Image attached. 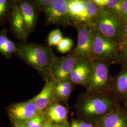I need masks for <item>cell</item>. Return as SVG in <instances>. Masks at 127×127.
I'll return each mask as SVG.
<instances>
[{
  "instance_id": "obj_34",
  "label": "cell",
  "mask_w": 127,
  "mask_h": 127,
  "mask_svg": "<svg viewBox=\"0 0 127 127\" xmlns=\"http://www.w3.org/2000/svg\"><path fill=\"white\" fill-rule=\"evenodd\" d=\"M126 100H127V99H126Z\"/></svg>"
},
{
  "instance_id": "obj_20",
  "label": "cell",
  "mask_w": 127,
  "mask_h": 127,
  "mask_svg": "<svg viewBox=\"0 0 127 127\" xmlns=\"http://www.w3.org/2000/svg\"><path fill=\"white\" fill-rule=\"evenodd\" d=\"M16 0H0V27L9 22Z\"/></svg>"
},
{
  "instance_id": "obj_7",
  "label": "cell",
  "mask_w": 127,
  "mask_h": 127,
  "mask_svg": "<svg viewBox=\"0 0 127 127\" xmlns=\"http://www.w3.org/2000/svg\"><path fill=\"white\" fill-rule=\"evenodd\" d=\"M80 60L70 54L61 57H56L50 69L49 78L56 82L68 79L70 73Z\"/></svg>"
},
{
  "instance_id": "obj_23",
  "label": "cell",
  "mask_w": 127,
  "mask_h": 127,
  "mask_svg": "<svg viewBox=\"0 0 127 127\" xmlns=\"http://www.w3.org/2000/svg\"><path fill=\"white\" fill-rule=\"evenodd\" d=\"M46 121L44 114L41 113L23 123L29 127H43Z\"/></svg>"
},
{
  "instance_id": "obj_3",
  "label": "cell",
  "mask_w": 127,
  "mask_h": 127,
  "mask_svg": "<svg viewBox=\"0 0 127 127\" xmlns=\"http://www.w3.org/2000/svg\"><path fill=\"white\" fill-rule=\"evenodd\" d=\"M110 64L101 60H92L91 74L86 88L88 93H107L112 87L109 73Z\"/></svg>"
},
{
  "instance_id": "obj_25",
  "label": "cell",
  "mask_w": 127,
  "mask_h": 127,
  "mask_svg": "<svg viewBox=\"0 0 127 127\" xmlns=\"http://www.w3.org/2000/svg\"><path fill=\"white\" fill-rule=\"evenodd\" d=\"M33 4L34 5L39 12H45L52 3L53 0H31Z\"/></svg>"
},
{
  "instance_id": "obj_28",
  "label": "cell",
  "mask_w": 127,
  "mask_h": 127,
  "mask_svg": "<svg viewBox=\"0 0 127 127\" xmlns=\"http://www.w3.org/2000/svg\"><path fill=\"white\" fill-rule=\"evenodd\" d=\"M70 127H95L91 123H86L82 121L73 120Z\"/></svg>"
},
{
  "instance_id": "obj_32",
  "label": "cell",
  "mask_w": 127,
  "mask_h": 127,
  "mask_svg": "<svg viewBox=\"0 0 127 127\" xmlns=\"http://www.w3.org/2000/svg\"><path fill=\"white\" fill-rule=\"evenodd\" d=\"M54 127H67L65 125H54L53 124Z\"/></svg>"
},
{
  "instance_id": "obj_15",
  "label": "cell",
  "mask_w": 127,
  "mask_h": 127,
  "mask_svg": "<svg viewBox=\"0 0 127 127\" xmlns=\"http://www.w3.org/2000/svg\"><path fill=\"white\" fill-rule=\"evenodd\" d=\"M68 113L67 109L58 102L50 105L43 112L46 121L54 125H66Z\"/></svg>"
},
{
  "instance_id": "obj_2",
  "label": "cell",
  "mask_w": 127,
  "mask_h": 127,
  "mask_svg": "<svg viewBox=\"0 0 127 127\" xmlns=\"http://www.w3.org/2000/svg\"><path fill=\"white\" fill-rule=\"evenodd\" d=\"M115 106L114 99L107 93H91L82 99L79 109L87 118L101 120L115 108Z\"/></svg>"
},
{
  "instance_id": "obj_13",
  "label": "cell",
  "mask_w": 127,
  "mask_h": 127,
  "mask_svg": "<svg viewBox=\"0 0 127 127\" xmlns=\"http://www.w3.org/2000/svg\"><path fill=\"white\" fill-rule=\"evenodd\" d=\"M9 30L12 34L21 42H27L29 35L26 31L23 17L18 6V0L14 5L9 18Z\"/></svg>"
},
{
  "instance_id": "obj_30",
  "label": "cell",
  "mask_w": 127,
  "mask_h": 127,
  "mask_svg": "<svg viewBox=\"0 0 127 127\" xmlns=\"http://www.w3.org/2000/svg\"><path fill=\"white\" fill-rule=\"evenodd\" d=\"M15 125L17 126L18 127H29L25 123H14Z\"/></svg>"
},
{
  "instance_id": "obj_18",
  "label": "cell",
  "mask_w": 127,
  "mask_h": 127,
  "mask_svg": "<svg viewBox=\"0 0 127 127\" xmlns=\"http://www.w3.org/2000/svg\"><path fill=\"white\" fill-rule=\"evenodd\" d=\"M8 30L4 28L0 31V54L6 59H11L16 49V43L7 36Z\"/></svg>"
},
{
  "instance_id": "obj_24",
  "label": "cell",
  "mask_w": 127,
  "mask_h": 127,
  "mask_svg": "<svg viewBox=\"0 0 127 127\" xmlns=\"http://www.w3.org/2000/svg\"><path fill=\"white\" fill-rule=\"evenodd\" d=\"M73 45V40L69 38H64L59 44L57 46V48L60 53L64 54L70 51Z\"/></svg>"
},
{
  "instance_id": "obj_31",
  "label": "cell",
  "mask_w": 127,
  "mask_h": 127,
  "mask_svg": "<svg viewBox=\"0 0 127 127\" xmlns=\"http://www.w3.org/2000/svg\"><path fill=\"white\" fill-rule=\"evenodd\" d=\"M54 127V125L53 124L50 123L48 122L47 121H46L44 125V127Z\"/></svg>"
},
{
  "instance_id": "obj_33",
  "label": "cell",
  "mask_w": 127,
  "mask_h": 127,
  "mask_svg": "<svg viewBox=\"0 0 127 127\" xmlns=\"http://www.w3.org/2000/svg\"><path fill=\"white\" fill-rule=\"evenodd\" d=\"M15 127H18V126H16V125H15Z\"/></svg>"
},
{
  "instance_id": "obj_8",
  "label": "cell",
  "mask_w": 127,
  "mask_h": 127,
  "mask_svg": "<svg viewBox=\"0 0 127 127\" xmlns=\"http://www.w3.org/2000/svg\"><path fill=\"white\" fill-rule=\"evenodd\" d=\"M45 25H58L65 27L71 26L68 10V0H53L44 12Z\"/></svg>"
},
{
  "instance_id": "obj_26",
  "label": "cell",
  "mask_w": 127,
  "mask_h": 127,
  "mask_svg": "<svg viewBox=\"0 0 127 127\" xmlns=\"http://www.w3.org/2000/svg\"><path fill=\"white\" fill-rule=\"evenodd\" d=\"M120 56L117 64H127V43H121Z\"/></svg>"
},
{
  "instance_id": "obj_5",
  "label": "cell",
  "mask_w": 127,
  "mask_h": 127,
  "mask_svg": "<svg viewBox=\"0 0 127 127\" xmlns=\"http://www.w3.org/2000/svg\"><path fill=\"white\" fill-rule=\"evenodd\" d=\"M120 43L109 39L94 29L93 53L94 59L110 64H117L120 53Z\"/></svg>"
},
{
  "instance_id": "obj_6",
  "label": "cell",
  "mask_w": 127,
  "mask_h": 127,
  "mask_svg": "<svg viewBox=\"0 0 127 127\" xmlns=\"http://www.w3.org/2000/svg\"><path fill=\"white\" fill-rule=\"evenodd\" d=\"M75 28L78 32L77 45L69 54L81 60H93L94 29L89 24L78 26Z\"/></svg>"
},
{
  "instance_id": "obj_19",
  "label": "cell",
  "mask_w": 127,
  "mask_h": 127,
  "mask_svg": "<svg viewBox=\"0 0 127 127\" xmlns=\"http://www.w3.org/2000/svg\"><path fill=\"white\" fill-rule=\"evenodd\" d=\"M73 84L69 79L56 82L55 87V95L58 101L68 100L73 91Z\"/></svg>"
},
{
  "instance_id": "obj_29",
  "label": "cell",
  "mask_w": 127,
  "mask_h": 127,
  "mask_svg": "<svg viewBox=\"0 0 127 127\" xmlns=\"http://www.w3.org/2000/svg\"><path fill=\"white\" fill-rule=\"evenodd\" d=\"M120 16L125 20H127V0H123Z\"/></svg>"
},
{
  "instance_id": "obj_12",
  "label": "cell",
  "mask_w": 127,
  "mask_h": 127,
  "mask_svg": "<svg viewBox=\"0 0 127 127\" xmlns=\"http://www.w3.org/2000/svg\"><path fill=\"white\" fill-rule=\"evenodd\" d=\"M87 0H68V14L71 26L89 24L86 13Z\"/></svg>"
},
{
  "instance_id": "obj_9",
  "label": "cell",
  "mask_w": 127,
  "mask_h": 127,
  "mask_svg": "<svg viewBox=\"0 0 127 127\" xmlns=\"http://www.w3.org/2000/svg\"><path fill=\"white\" fill-rule=\"evenodd\" d=\"M8 113L14 123H25L42 113L30 99L10 105L8 108Z\"/></svg>"
},
{
  "instance_id": "obj_22",
  "label": "cell",
  "mask_w": 127,
  "mask_h": 127,
  "mask_svg": "<svg viewBox=\"0 0 127 127\" xmlns=\"http://www.w3.org/2000/svg\"><path fill=\"white\" fill-rule=\"evenodd\" d=\"M63 38V34L59 29L53 30L48 35L47 38L48 45L50 47L52 46H57Z\"/></svg>"
},
{
  "instance_id": "obj_4",
  "label": "cell",
  "mask_w": 127,
  "mask_h": 127,
  "mask_svg": "<svg viewBox=\"0 0 127 127\" xmlns=\"http://www.w3.org/2000/svg\"><path fill=\"white\" fill-rule=\"evenodd\" d=\"M124 20L120 15L101 9L89 25L103 35L119 42Z\"/></svg>"
},
{
  "instance_id": "obj_16",
  "label": "cell",
  "mask_w": 127,
  "mask_h": 127,
  "mask_svg": "<svg viewBox=\"0 0 127 127\" xmlns=\"http://www.w3.org/2000/svg\"><path fill=\"white\" fill-rule=\"evenodd\" d=\"M98 127H127V115L121 109L114 108L100 120Z\"/></svg>"
},
{
  "instance_id": "obj_17",
  "label": "cell",
  "mask_w": 127,
  "mask_h": 127,
  "mask_svg": "<svg viewBox=\"0 0 127 127\" xmlns=\"http://www.w3.org/2000/svg\"><path fill=\"white\" fill-rule=\"evenodd\" d=\"M113 89L121 98H127V64H123L121 71L113 78Z\"/></svg>"
},
{
  "instance_id": "obj_27",
  "label": "cell",
  "mask_w": 127,
  "mask_h": 127,
  "mask_svg": "<svg viewBox=\"0 0 127 127\" xmlns=\"http://www.w3.org/2000/svg\"><path fill=\"white\" fill-rule=\"evenodd\" d=\"M119 42L121 43H127V20H125L123 24Z\"/></svg>"
},
{
  "instance_id": "obj_14",
  "label": "cell",
  "mask_w": 127,
  "mask_h": 127,
  "mask_svg": "<svg viewBox=\"0 0 127 127\" xmlns=\"http://www.w3.org/2000/svg\"><path fill=\"white\" fill-rule=\"evenodd\" d=\"M92 60H80L70 73L68 79L74 85L86 87L91 74Z\"/></svg>"
},
{
  "instance_id": "obj_1",
  "label": "cell",
  "mask_w": 127,
  "mask_h": 127,
  "mask_svg": "<svg viewBox=\"0 0 127 127\" xmlns=\"http://www.w3.org/2000/svg\"><path fill=\"white\" fill-rule=\"evenodd\" d=\"M14 55L45 78H49L55 58L52 49L49 45L19 42L16 43Z\"/></svg>"
},
{
  "instance_id": "obj_21",
  "label": "cell",
  "mask_w": 127,
  "mask_h": 127,
  "mask_svg": "<svg viewBox=\"0 0 127 127\" xmlns=\"http://www.w3.org/2000/svg\"><path fill=\"white\" fill-rule=\"evenodd\" d=\"M123 0H107L104 8L103 9L120 16Z\"/></svg>"
},
{
  "instance_id": "obj_11",
  "label": "cell",
  "mask_w": 127,
  "mask_h": 127,
  "mask_svg": "<svg viewBox=\"0 0 127 127\" xmlns=\"http://www.w3.org/2000/svg\"><path fill=\"white\" fill-rule=\"evenodd\" d=\"M18 6L28 35L34 31L38 20L40 13L33 4L31 0H18Z\"/></svg>"
},
{
  "instance_id": "obj_10",
  "label": "cell",
  "mask_w": 127,
  "mask_h": 127,
  "mask_svg": "<svg viewBox=\"0 0 127 127\" xmlns=\"http://www.w3.org/2000/svg\"><path fill=\"white\" fill-rule=\"evenodd\" d=\"M45 81V84L41 92L31 99L42 113L50 105L58 102L55 95L56 82L50 78H46Z\"/></svg>"
}]
</instances>
